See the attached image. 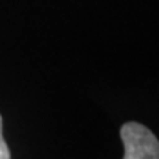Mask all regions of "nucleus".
<instances>
[{"mask_svg":"<svg viewBox=\"0 0 159 159\" xmlns=\"http://www.w3.org/2000/svg\"><path fill=\"white\" fill-rule=\"evenodd\" d=\"M0 159H11V152L3 139V119L0 116Z\"/></svg>","mask_w":159,"mask_h":159,"instance_id":"obj_2","label":"nucleus"},{"mask_svg":"<svg viewBox=\"0 0 159 159\" xmlns=\"http://www.w3.org/2000/svg\"><path fill=\"white\" fill-rule=\"evenodd\" d=\"M125 153L122 159H159V140L148 127L127 122L121 127Z\"/></svg>","mask_w":159,"mask_h":159,"instance_id":"obj_1","label":"nucleus"}]
</instances>
